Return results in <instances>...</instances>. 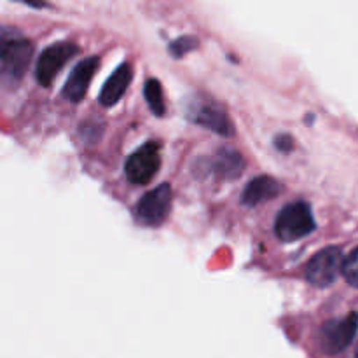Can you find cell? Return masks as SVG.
<instances>
[{
    "mask_svg": "<svg viewBox=\"0 0 358 358\" xmlns=\"http://www.w3.org/2000/svg\"><path fill=\"white\" fill-rule=\"evenodd\" d=\"M20 2L28 3V6H31V7H44L45 6V2H42V0H20Z\"/></svg>",
    "mask_w": 358,
    "mask_h": 358,
    "instance_id": "17",
    "label": "cell"
},
{
    "mask_svg": "<svg viewBox=\"0 0 358 358\" xmlns=\"http://www.w3.org/2000/svg\"><path fill=\"white\" fill-rule=\"evenodd\" d=\"M143 93H145V100H147V105L150 107V110H152L154 114L157 115V117L164 115V112H166V107H164L163 87H161L159 80H157V79L147 80Z\"/></svg>",
    "mask_w": 358,
    "mask_h": 358,
    "instance_id": "13",
    "label": "cell"
},
{
    "mask_svg": "<svg viewBox=\"0 0 358 358\" xmlns=\"http://www.w3.org/2000/svg\"><path fill=\"white\" fill-rule=\"evenodd\" d=\"M355 358H358V348H357V353H355Z\"/></svg>",
    "mask_w": 358,
    "mask_h": 358,
    "instance_id": "18",
    "label": "cell"
},
{
    "mask_svg": "<svg viewBox=\"0 0 358 358\" xmlns=\"http://www.w3.org/2000/svg\"><path fill=\"white\" fill-rule=\"evenodd\" d=\"M343 271V254L338 247H329L313 255L306 268L308 282L315 287H329Z\"/></svg>",
    "mask_w": 358,
    "mask_h": 358,
    "instance_id": "4",
    "label": "cell"
},
{
    "mask_svg": "<svg viewBox=\"0 0 358 358\" xmlns=\"http://www.w3.org/2000/svg\"><path fill=\"white\" fill-rule=\"evenodd\" d=\"M280 192H282V184L276 178L262 175V177H255L245 187L243 196H241V203L247 206H257L261 203L276 198Z\"/></svg>",
    "mask_w": 358,
    "mask_h": 358,
    "instance_id": "10",
    "label": "cell"
},
{
    "mask_svg": "<svg viewBox=\"0 0 358 358\" xmlns=\"http://www.w3.org/2000/svg\"><path fill=\"white\" fill-rule=\"evenodd\" d=\"M194 121L198 122L203 128L212 129L213 133H219V135L231 136L234 133L233 122H231L229 115L224 110L220 105L215 103H206L196 110Z\"/></svg>",
    "mask_w": 358,
    "mask_h": 358,
    "instance_id": "9",
    "label": "cell"
},
{
    "mask_svg": "<svg viewBox=\"0 0 358 358\" xmlns=\"http://www.w3.org/2000/svg\"><path fill=\"white\" fill-rule=\"evenodd\" d=\"M161 166L159 145L145 143L126 161V177L133 184H147L156 177Z\"/></svg>",
    "mask_w": 358,
    "mask_h": 358,
    "instance_id": "5",
    "label": "cell"
},
{
    "mask_svg": "<svg viewBox=\"0 0 358 358\" xmlns=\"http://www.w3.org/2000/svg\"><path fill=\"white\" fill-rule=\"evenodd\" d=\"M275 231L282 241H297L315 231V219L308 203L296 201L287 205L276 217Z\"/></svg>",
    "mask_w": 358,
    "mask_h": 358,
    "instance_id": "1",
    "label": "cell"
},
{
    "mask_svg": "<svg viewBox=\"0 0 358 358\" xmlns=\"http://www.w3.org/2000/svg\"><path fill=\"white\" fill-rule=\"evenodd\" d=\"M217 175L222 178H238L245 170V159L233 147H222L213 163Z\"/></svg>",
    "mask_w": 358,
    "mask_h": 358,
    "instance_id": "12",
    "label": "cell"
},
{
    "mask_svg": "<svg viewBox=\"0 0 358 358\" xmlns=\"http://www.w3.org/2000/svg\"><path fill=\"white\" fill-rule=\"evenodd\" d=\"M77 51L79 49L72 42H58V44H52L49 48H45L37 62V70H35V77H37L38 84L48 87L55 80V77L58 76L62 66L73 55H77Z\"/></svg>",
    "mask_w": 358,
    "mask_h": 358,
    "instance_id": "6",
    "label": "cell"
},
{
    "mask_svg": "<svg viewBox=\"0 0 358 358\" xmlns=\"http://www.w3.org/2000/svg\"><path fill=\"white\" fill-rule=\"evenodd\" d=\"M98 65H100V59H98L96 56L83 59V62L72 70V73H70L69 80H66L65 87H63V96H65L66 100L73 101V103L83 100V98L86 96L91 79H93V76L96 73Z\"/></svg>",
    "mask_w": 358,
    "mask_h": 358,
    "instance_id": "8",
    "label": "cell"
},
{
    "mask_svg": "<svg viewBox=\"0 0 358 358\" xmlns=\"http://www.w3.org/2000/svg\"><path fill=\"white\" fill-rule=\"evenodd\" d=\"M196 45H198V41H196L194 37H182L178 38V41H175L170 49L171 52H173V56H184L185 52L194 49Z\"/></svg>",
    "mask_w": 358,
    "mask_h": 358,
    "instance_id": "15",
    "label": "cell"
},
{
    "mask_svg": "<svg viewBox=\"0 0 358 358\" xmlns=\"http://www.w3.org/2000/svg\"><path fill=\"white\" fill-rule=\"evenodd\" d=\"M34 55V45L28 38L7 37L0 41V76L17 83L27 72Z\"/></svg>",
    "mask_w": 358,
    "mask_h": 358,
    "instance_id": "2",
    "label": "cell"
},
{
    "mask_svg": "<svg viewBox=\"0 0 358 358\" xmlns=\"http://www.w3.org/2000/svg\"><path fill=\"white\" fill-rule=\"evenodd\" d=\"M275 145L278 147L282 152H289V150L292 149V138H290V136H280V138H276Z\"/></svg>",
    "mask_w": 358,
    "mask_h": 358,
    "instance_id": "16",
    "label": "cell"
},
{
    "mask_svg": "<svg viewBox=\"0 0 358 358\" xmlns=\"http://www.w3.org/2000/svg\"><path fill=\"white\" fill-rule=\"evenodd\" d=\"M170 208L171 189L168 184H163L140 199L138 206H136V215L142 222L149 224V226H159L168 217Z\"/></svg>",
    "mask_w": 358,
    "mask_h": 358,
    "instance_id": "7",
    "label": "cell"
},
{
    "mask_svg": "<svg viewBox=\"0 0 358 358\" xmlns=\"http://www.w3.org/2000/svg\"><path fill=\"white\" fill-rule=\"evenodd\" d=\"M133 70L129 63H122L115 69V72L105 83L103 90L100 93V103L103 107H112V105L117 103L122 98V94L128 90L129 83H131Z\"/></svg>",
    "mask_w": 358,
    "mask_h": 358,
    "instance_id": "11",
    "label": "cell"
},
{
    "mask_svg": "<svg viewBox=\"0 0 358 358\" xmlns=\"http://www.w3.org/2000/svg\"><path fill=\"white\" fill-rule=\"evenodd\" d=\"M343 275L350 285L358 289V248L346 257V261H343Z\"/></svg>",
    "mask_w": 358,
    "mask_h": 358,
    "instance_id": "14",
    "label": "cell"
},
{
    "mask_svg": "<svg viewBox=\"0 0 358 358\" xmlns=\"http://www.w3.org/2000/svg\"><path fill=\"white\" fill-rule=\"evenodd\" d=\"M358 331V313H350L346 317L331 320L322 327L320 331V346L325 353L343 352L352 345Z\"/></svg>",
    "mask_w": 358,
    "mask_h": 358,
    "instance_id": "3",
    "label": "cell"
}]
</instances>
